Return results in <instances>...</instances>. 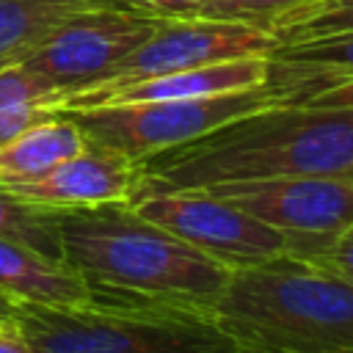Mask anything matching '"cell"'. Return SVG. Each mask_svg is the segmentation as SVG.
Listing matches in <instances>:
<instances>
[{"label": "cell", "instance_id": "6da1fadb", "mask_svg": "<svg viewBox=\"0 0 353 353\" xmlns=\"http://www.w3.org/2000/svg\"><path fill=\"white\" fill-rule=\"evenodd\" d=\"M353 171V108L268 105L141 163V190H210L237 182Z\"/></svg>", "mask_w": 353, "mask_h": 353}, {"label": "cell", "instance_id": "7a4b0ae2", "mask_svg": "<svg viewBox=\"0 0 353 353\" xmlns=\"http://www.w3.org/2000/svg\"><path fill=\"white\" fill-rule=\"evenodd\" d=\"M58 237L61 262L83 276L99 301L174 306L210 317L232 276L127 201L58 210Z\"/></svg>", "mask_w": 353, "mask_h": 353}, {"label": "cell", "instance_id": "3957f363", "mask_svg": "<svg viewBox=\"0 0 353 353\" xmlns=\"http://www.w3.org/2000/svg\"><path fill=\"white\" fill-rule=\"evenodd\" d=\"M210 317L234 353H353V281L295 254L232 270Z\"/></svg>", "mask_w": 353, "mask_h": 353}, {"label": "cell", "instance_id": "277c9868", "mask_svg": "<svg viewBox=\"0 0 353 353\" xmlns=\"http://www.w3.org/2000/svg\"><path fill=\"white\" fill-rule=\"evenodd\" d=\"M14 323L33 353H234L229 336L207 314L154 303L17 301Z\"/></svg>", "mask_w": 353, "mask_h": 353}, {"label": "cell", "instance_id": "5b68a950", "mask_svg": "<svg viewBox=\"0 0 353 353\" xmlns=\"http://www.w3.org/2000/svg\"><path fill=\"white\" fill-rule=\"evenodd\" d=\"M273 105L270 91H234L204 99H168V102H130L63 110L85 135L88 143L110 149L132 163H143L168 149L185 146L221 124Z\"/></svg>", "mask_w": 353, "mask_h": 353}, {"label": "cell", "instance_id": "8992f818", "mask_svg": "<svg viewBox=\"0 0 353 353\" xmlns=\"http://www.w3.org/2000/svg\"><path fill=\"white\" fill-rule=\"evenodd\" d=\"M127 204L229 270L268 265L295 254L292 237L210 190H141Z\"/></svg>", "mask_w": 353, "mask_h": 353}, {"label": "cell", "instance_id": "52a82bcc", "mask_svg": "<svg viewBox=\"0 0 353 353\" xmlns=\"http://www.w3.org/2000/svg\"><path fill=\"white\" fill-rule=\"evenodd\" d=\"M210 193L292 237L295 256L312 254L353 226V171L237 182L210 188Z\"/></svg>", "mask_w": 353, "mask_h": 353}, {"label": "cell", "instance_id": "ba28073f", "mask_svg": "<svg viewBox=\"0 0 353 353\" xmlns=\"http://www.w3.org/2000/svg\"><path fill=\"white\" fill-rule=\"evenodd\" d=\"M157 25V17L132 8L85 11L63 22L22 63L50 80L63 99L74 91L102 83L108 72L124 55H130Z\"/></svg>", "mask_w": 353, "mask_h": 353}, {"label": "cell", "instance_id": "9c48e42d", "mask_svg": "<svg viewBox=\"0 0 353 353\" xmlns=\"http://www.w3.org/2000/svg\"><path fill=\"white\" fill-rule=\"evenodd\" d=\"M276 44L279 41L273 39V33L245 22H223L204 17L160 19V25L130 55H124L97 85H116L237 58L270 55Z\"/></svg>", "mask_w": 353, "mask_h": 353}, {"label": "cell", "instance_id": "30bf717a", "mask_svg": "<svg viewBox=\"0 0 353 353\" xmlns=\"http://www.w3.org/2000/svg\"><path fill=\"white\" fill-rule=\"evenodd\" d=\"M268 80V55L237 58L223 63H210L185 72H168L154 77H141L116 85H91L63 97L55 110H80L99 105H130V102H168V99H204L234 91L262 88Z\"/></svg>", "mask_w": 353, "mask_h": 353}, {"label": "cell", "instance_id": "8fae6325", "mask_svg": "<svg viewBox=\"0 0 353 353\" xmlns=\"http://www.w3.org/2000/svg\"><path fill=\"white\" fill-rule=\"evenodd\" d=\"M138 163L85 141L77 154L66 157L44 176L3 188L33 204H44L52 210H74L130 201L138 185Z\"/></svg>", "mask_w": 353, "mask_h": 353}, {"label": "cell", "instance_id": "7c38bea8", "mask_svg": "<svg viewBox=\"0 0 353 353\" xmlns=\"http://www.w3.org/2000/svg\"><path fill=\"white\" fill-rule=\"evenodd\" d=\"M347 77H353V30L276 44L268 55L265 88L281 105Z\"/></svg>", "mask_w": 353, "mask_h": 353}, {"label": "cell", "instance_id": "4fadbf2b", "mask_svg": "<svg viewBox=\"0 0 353 353\" xmlns=\"http://www.w3.org/2000/svg\"><path fill=\"white\" fill-rule=\"evenodd\" d=\"M0 290L14 301L41 306L94 303L91 287L69 265L0 237Z\"/></svg>", "mask_w": 353, "mask_h": 353}, {"label": "cell", "instance_id": "5bb4252c", "mask_svg": "<svg viewBox=\"0 0 353 353\" xmlns=\"http://www.w3.org/2000/svg\"><path fill=\"white\" fill-rule=\"evenodd\" d=\"M97 8H127L121 0H0V66L25 61L63 22Z\"/></svg>", "mask_w": 353, "mask_h": 353}, {"label": "cell", "instance_id": "9a60e30c", "mask_svg": "<svg viewBox=\"0 0 353 353\" xmlns=\"http://www.w3.org/2000/svg\"><path fill=\"white\" fill-rule=\"evenodd\" d=\"M83 146L85 135L80 127L63 110H55L0 146V185L39 179Z\"/></svg>", "mask_w": 353, "mask_h": 353}, {"label": "cell", "instance_id": "2e32d148", "mask_svg": "<svg viewBox=\"0 0 353 353\" xmlns=\"http://www.w3.org/2000/svg\"><path fill=\"white\" fill-rule=\"evenodd\" d=\"M0 237L28 245L41 256L61 262L58 210L19 199L3 185H0Z\"/></svg>", "mask_w": 353, "mask_h": 353}, {"label": "cell", "instance_id": "e0dca14e", "mask_svg": "<svg viewBox=\"0 0 353 353\" xmlns=\"http://www.w3.org/2000/svg\"><path fill=\"white\" fill-rule=\"evenodd\" d=\"M347 30H353V0H312L303 8L270 25V33L279 44H292V41H306Z\"/></svg>", "mask_w": 353, "mask_h": 353}, {"label": "cell", "instance_id": "ac0fdd59", "mask_svg": "<svg viewBox=\"0 0 353 353\" xmlns=\"http://www.w3.org/2000/svg\"><path fill=\"white\" fill-rule=\"evenodd\" d=\"M312 0H210L199 17L223 19V22H245L270 33V25L281 17L303 8Z\"/></svg>", "mask_w": 353, "mask_h": 353}, {"label": "cell", "instance_id": "d6986e66", "mask_svg": "<svg viewBox=\"0 0 353 353\" xmlns=\"http://www.w3.org/2000/svg\"><path fill=\"white\" fill-rule=\"evenodd\" d=\"M61 91L44 80L41 74L30 72L22 61L0 66V108L14 105H50L55 110Z\"/></svg>", "mask_w": 353, "mask_h": 353}, {"label": "cell", "instance_id": "ffe728a7", "mask_svg": "<svg viewBox=\"0 0 353 353\" xmlns=\"http://www.w3.org/2000/svg\"><path fill=\"white\" fill-rule=\"evenodd\" d=\"M301 259H309L347 281H353V226L345 229L342 234H336L334 240L323 243L320 248H314L312 254L301 256Z\"/></svg>", "mask_w": 353, "mask_h": 353}, {"label": "cell", "instance_id": "44dd1931", "mask_svg": "<svg viewBox=\"0 0 353 353\" xmlns=\"http://www.w3.org/2000/svg\"><path fill=\"white\" fill-rule=\"evenodd\" d=\"M127 8L157 19H190L199 17L210 0H121Z\"/></svg>", "mask_w": 353, "mask_h": 353}, {"label": "cell", "instance_id": "7402d4cb", "mask_svg": "<svg viewBox=\"0 0 353 353\" xmlns=\"http://www.w3.org/2000/svg\"><path fill=\"white\" fill-rule=\"evenodd\" d=\"M50 113H55L50 105H14V108H0V146H6L11 138H17L30 124L47 119Z\"/></svg>", "mask_w": 353, "mask_h": 353}, {"label": "cell", "instance_id": "603a6c76", "mask_svg": "<svg viewBox=\"0 0 353 353\" xmlns=\"http://www.w3.org/2000/svg\"><path fill=\"white\" fill-rule=\"evenodd\" d=\"M281 105H312V108H353V77L323 85L306 97H298L292 102H281Z\"/></svg>", "mask_w": 353, "mask_h": 353}, {"label": "cell", "instance_id": "cb8c5ba5", "mask_svg": "<svg viewBox=\"0 0 353 353\" xmlns=\"http://www.w3.org/2000/svg\"><path fill=\"white\" fill-rule=\"evenodd\" d=\"M0 353H33L25 334L19 331V325L14 320L0 323Z\"/></svg>", "mask_w": 353, "mask_h": 353}, {"label": "cell", "instance_id": "d4e9b609", "mask_svg": "<svg viewBox=\"0 0 353 353\" xmlns=\"http://www.w3.org/2000/svg\"><path fill=\"white\" fill-rule=\"evenodd\" d=\"M14 314H17V301L0 290V323L14 320Z\"/></svg>", "mask_w": 353, "mask_h": 353}]
</instances>
